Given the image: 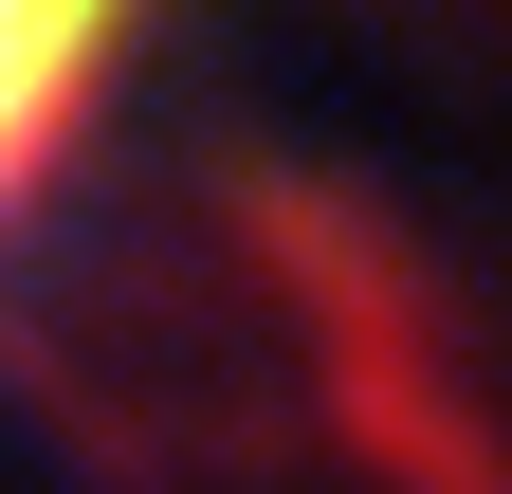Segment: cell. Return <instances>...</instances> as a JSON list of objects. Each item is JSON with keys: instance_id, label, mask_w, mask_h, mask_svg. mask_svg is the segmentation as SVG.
<instances>
[{"instance_id": "1", "label": "cell", "mask_w": 512, "mask_h": 494, "mask_svg": "<svg viewBox=\"0 0 512 494\" xmlns=\"http://www.w3.org/2000/svg\"><path fill=\"white\" fill-rule=\"evenodd\" d=\"M128 19H147V0H0V202L55 165V129H74L92 74L128 55Z\"/></svg>"}]
</instances>
